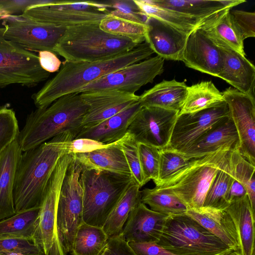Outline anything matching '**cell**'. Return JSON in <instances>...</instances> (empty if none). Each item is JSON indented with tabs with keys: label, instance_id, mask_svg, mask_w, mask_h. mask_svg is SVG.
Wrapping results in <instances>:
<instances>
[{
	"label": "cell",
	"instance_id": "cell-35",
	"mask_svg": "<svg viewBox=\"0 0 255 255\" xmlns=\"http://www.w3.org/2000/svg\"><path fill=\"white\" fill-rule=\"evenodd\" d=\"M140 10L147 16L156 17L189 33L202 21L177 11L153 3L151 0H133Z\"/></svg>",
	"mask_w": 255,
	"mask_h": 255
},
{
	"label": "cell",
	"instance_id": "cell-9",
	"mask_svg": "<svg viewBox=\"0 0 255 255\" xmlns=\"http://www.w3.org/2000/svg\"><path fill=\"white\" fill-rule=\"evenodd\" d=\"M82 170L73 156L64 178L58 200L57 232L65 255L70 252L76 232L83 222V191L80 180Z\"/></svg>",
	"mask_w": 255,
	"mask_h": 255
},
{
	"label": "cell",
	"instance_id": "cell-2",
	"mask_svg": "<svg viewBox=\"0 0 255 255\" xmlns=\"http://www.w3.org/2000/svg\"><path fill=\"white\" fill-rule=\"evenodd\" d=\"M154 52L144 42L136 47L109 59L97 62H64L56 75L31 97L37 108H45L60 97L76 93L105 75L149 58Z\"/></svg>",
	"mask_w": 255,
	"mask_h": 255
},
{
	"label": "cell",
	"instance_id": "cell-21",
	"mask_svg": "<svg viewBox=\"0 0 255 255\" xmlns=\"http://www.w3.org/2000/svg\"><path fill=\"white\" fill-rule=\"evenodd\" d=\"M239 146L238 132L230 116L205 132L182 154L198 158L219 150H239Z\"/></svg>",
	"mask_w": 255,
	"mask_h": 255
},
{
	"label": "cell",
	"instance_id": "cell-11",
	"mask_svg": "<svg viewBox=\"0 0 255 255\" xmlns=\"http://www.w3.org/2000/svg\"><path fill=\"white\" fill-rule=\"evenodd\" d=\"M164 59L159 56L148 58L108 74L82 88L76 93L114 90L135 94L141 87L152 83L163 71Z\"/></svg>",
	"mask_w": 255,
	"mask_h": 255
},
{
	"label": "cell",
	"instance_id": "cell-50",
	"mask_svg": "<svg viewBox=\"0 0 255 255\" xmlns=\"http://www.w3.org/2000/svg\"><path fill=\"white\" fill-rule=\"evenodd\" d=\"M45 0H0V9L4 11L7 15H15L20 13L28 6L43 3Z\"/></svg>",
	"mask_w": 255,
	"mask_h": 255
},
{
	"label": "cell",
	"instance_id": "cell-27",
	"mask_svg": "<svg viewBox=\"0 0 255 255\" xmlns=\"http://www.w3.org/2000/svg\"><path fill=\"white\" fill-rule=\"evenodd\" d=\"M186 214L220 239L234 254L237 252L236 230L231 218L225 210L203 206L198 209L188 208Z\"/></svg>",
	"mask_w": 255,
	"mask_h": 255
},
{
	"label": "cell",
	"instance_id": "cell-34",
	"mask_svg": "<svg viewBox=\"0 0 255 255\" xmlns=\"http://www.w3.org/2000/svg\"><path fill=\"white\" fill-rule=\"evenodd\" d=\"M40 207L16 213L0 220V238H22L32 242Z\"/></svg>",
	"mask_w": 255,
	"mask_h": 255
},
{
	"label": "cell",
	"instance_id": "cell-25",
	"mask_svg": "<svg viewBox=\"0 0 255 255\" xmlns=\"http://www.w3.org/2000/svg\"><path fill=\"white\" fill-rule=\"evenodd\" d=\"M141 106L139 101L95 126L82 128L76 138H89L105 144L114 143L127 132L129 126Z\"/></svg>",
	"mask_w": 255,
	"mask_h": 255
},
{
	"label": "cell",
	"instance_id": "cell-22",
	"mask_svg": "<svg viewBox=\"0 0 255 255\" xmlns=\"http://www.w3.org/2000/svg\"><path fill=\"white\" fill-rule=\"evenodd\" d=\"M231 10L228 8L205 18L196 28L219 47L232 49L245 56L244 40L232 19Z\"/></svg>",
	"mask_w": 255,
	"mask_h": 255
},
{
	"label": "cell",
	"instance_id": "cell-51",
	"mask_svg": "<svg viewBox=\"0 0 255 255\" xmlns=\"http://www.w3.org/2000/svg\"><path fill=\"white\" fill-rule=\"evenodd\" d=\"M38 57L40 65L45 71L51 73L59 70L62 62L55 53L46 50L40 51Z\"/></svg>",
	"mask_w": 255,
	"mask_h": 255
},
{
	"label": "cell",
	"instance_id": "cell-32",
	"mask_svg": "<svg viewBox=\"0 0 255 255\" xmlns=\"http://www.w3.org/2000/svg\"><path fill=\"white\" fill-rule=\"evenodd\" d=\"M221 92L211 81H202L187 86L185 99L179 114L197 112L224 101Z\"/></svg>",
	"mask_w": 255,
	"mask_h": 255
},
{
	"label": "cell",
	"instance_id": "cell-4",
	"mask_svg": "<svg viewBox=\"0 0 255 255\" xmlns=\"http://www.w3.org/2000/svg\"><path fill=\"white\" fill-rule=\"evenodd\" d=\"M100 23L68 27L54 48L65 62H97L128 52L138 45L102 30Z\"/></svg>",
	"mask_w": 255,
	"mask_h": 255
},
{
	"label": "cell",
	"instance_id": "cell-40",
	"mask_svg": "<svg viewBox=\"0 0 255 255\" xmlns=\"http://www.w3.org/2000/svg\"><path fill=\"white\" fill-rule=\"evenodd\" d=\"M116 143L125 155L133 180L141 188L146 182L140 164L138 142L128 132Z\"/></svg>",
	"mask_w": 255,
	"mask_h": 255
},
{
	"label": "cell",
	"instance_id": "cell-3",
	"mask_svg": "<svg viewBox=\"0 0 255 255\" xmlns=\"http://www.w3.org/2000/svg\"><path fill=\"white\" fill-rule=\"evenodd\" d=\"M88 108L80 93L64 95L45 108H37L27 115L19 131L17 140L22 152L63 133L76 136Z\"/></svg>",
	"mask_w": 255,
	"mask_h": 255
},
{
	"label": "cell",
	"instance_id": "cell-12",
	"mask_svg": "<svg viewBox=\"0 0 255 255\" xmlns=\"http://www.w3.org/2000/svg\"><path fill=\"white\" fill-rule=\"evenodd\" d=\"M3 37L27 50L50 51L64 34L66 28L23 17L8 15L2 19Z\"/></svg>",
	"mask_w": 255,
	"mask_h": 255
},
{
	"label": "cell",
	"instance_id": "cell-18",
	"mask_svg": "<svg viewBox=\"0 0 255 255\" xmlns=\"http://www.w3.org/2000/svg\"><path fill=\"white\" fill-rule=\"evenodd\" d=\"M145 41L163 59L181 61L189 33L156 17L148 16Z\"/></svg>",
	"mask_w": 255,
	"mask_h": 255
},
{
	"label": "cell",
	"instance_id": "cell-37",
	"mask_svg": "<svg viewBox=\"0 0 255 255\" xmlns=\"http://www.w3.org/2000/svg\"><path fill=\"white\" fill-rule=\"evenodd\" d=\"M229 153L210 186L206 195L204 207L225 210L229 205L226 200V195L232 173Z\"/></svg>",
	"mask_w": 255,
	"mask_h": 255
},
{
	"label": "cell",
	"instance_id": "cell-1",
	"mask_svg": "<svg viewBox=\"0 0 255 255\" xmlns=\"http://www.w3.org/2000/svg\"><path fill=\"white\" fill-rule=\"evenodd\" d=\"M75 137L72 133H63L22 153L13 191L16 213L40 207L57 163L68 153L69 142Z\"/></svg>",
	"mask_w": 255,
	"mask_h": 255
},
{
	"label": "cell",
	"instance_id": "cell-55",
	"mask_svg": "<svg viewBox=\"0 0 255 255\" xmlns=\"http://www.w3.org/2000/svg\"><path fill=\"white\" fill-rule=\"evenodd\" d=\"M25 255L21 254V253H9V254H5V255Z\"/></svg>",
	"mask_w": 255,
	"mask_h": 255
},
{
	"label": "cell",
	"instance_id": "cell-48",
	"mask_svg": "<svg viewBox=\"0 0 255 255\" xmlns=\"http://www.w3.org/2000/svg\"><path fill=\"white\" fill-rule=\"evenodd\" d=\"M108 145L91 139L76 138L69 142L68 153L73 154L87 153L104 148Z\"/></svg>",
	"mask_w": 255,
	"mask_h": 255
},
{
	"label": "cell",
	"instance_id": "cell-33",
	"mask_svg": "<svg viewBox=\"0 0 255 255\" xmlns=\"http://www.w3.org/2000/svg\"><path fill=\"white\" fill-rule=\"evenodd\" d=\"M108 239L103 228L83 222L76 232L70 253L71 255H99Z\"/></svg>",
	"mask_w": 255,
	"mask_h": 255
},
{
	"label": "cell",
	"instance_id": "cell-29",
	"mask_svg": "<svg viewBox=\"0 0 255 255\" xmlns=\"http://www.w3.org/2000/svg\"><path fill=\"white\" fill-rule=\"evenodd\" d=\"M187 88L184 82L163 80L139 96V102L142 107H156L179 113Z\"/></svg>",
	"mask_w": 255,
	"mask_h": 255
},
{
	"label": "cell",
	"instance_id": "cell-39",
	"mask_svg": "<svg viewBox=\"0 0 255 255\" xmlns=\"http://www.w3.org/2000/svg\"><path fill=\"white\" fill-rule=\"evenodd\" d=\"M229 159L233 175L245 188L253 211L255 209V167L238 150L229 151Z\"/></svg>",
	"mask_w": 255,
	"mask_h": 255
},
{
	"label": "cell",
	"instance_id": "cell-10",
	"mask_svg": "<svg viewBox=\"0 0 255 255\" xmlns=\"http://www.w3.org/2000/svg\"><path fill=\"white\" fill-rule=\"evenodd\" d=\"M50 75L41 67L37 55L5 39L0 27V88L12 84L34 87Z\"/></svg>",
	"mask_w": 255,
	"mask_h": 255
},
{
	"label": "cell",
	"instance_id": "cell-23",
	"mask_svg": "<svg viewBox=\"0 0 255 255\" xmlns=\"http://www.w3.org/2000/svg\"><path fill=\"white\" fill-rule=\"evenodd\" d=\"M21 154L17 138L0 154V220L16 213L13 191L16 171Z\"/></svg>",
	"mask_w": 255,
	"mask_h": 255
},
{
	"label": "cell",
	"instance_id": "cell-31",
	"mask_svg": "<svg viewBox=\"0 0 255 255\" xmlns=\"http://www.w3.org/2000/svg\"><path fill=\"white\" fill-rule=\"evenodd\" d=\"M140 188L133 180L112 209L102 227L109 238L122 234L130 213L141 202Z\"/></svg>",
	"mask_w": 255,
	"mask_h": 255
},
{
	"label": "cell",
	"instance_id": "cell-52",
	"mask_svg": "<svg viewBox=\"0 0 255 255\" xmlns=\"http://www.w3.org/2000/svg\"><path fill=\"white\" fill-rule=\"evenodd\" d=\"M247 195V191L244 187L239 182L232 173V177L226 195L227 201L230 204L232 201L244 197Z\"/></svg>",
	"mask_w": 255,
	"mask_h": 255
},
{
	"label": "cell",
	"instance_id": "cell-14",
	"mask_svg": "<svg viewBox=\"0 0 255 255\" xmlns=\"http://www.w3.org/2000/svg\"><path fill=\"white\" fill-rule=\"evenodd\" d=\"M179 112L156 107H141L132 120L128 132L138 143L166 148Z\"/></svg>",
	"mask_w": 255,
	"mask_h": 255
},
{
	"label": "cell",
	"instance_id": "cell-47",
	"mask_svg": "<svg viewBox=\"0 0 255 255\" xmlns=\"http://www.w3.org/2000/svg\"><path fill=\"white\" fill-rule=\"evenodd\" d=\"M99 255H137L122 234L109 238L107 243Z\"/></svg>",
	"mask_w": 255,
	"mask_h": 255
},
{
	"label": "cell",
	"instance_id": "cell-6",
	"mask_svg": "<svg viewBox=\"0 0 255 255\" xmlns=\"http://www.w3.org/2000/svg\"><path fill=\"white\" fill-rule=\"evenodd\" d=\"M229 151L219 150L191 162L155 187L170 193L188 208L203 207L206 194Z\"/></svg>",
	"mask_w": 255,
	"mask_h": 255
},
{
	"label": "cell",
	"instance_id": "cell-36",
	"mask_svg": "<svg viewBox=\"0 0 255 255\" xmlns=\"http://www.w3.org/2000/svg\"><path fill=\"white\" fill-rule=\"evenodd\" d=\"M141 202L151 210L168 216L186 214L187 207L174 195L155 187L140 191Z\"/></svg>",
	"mask_w": 255,
	"mask_h": 255
},
{
	"label": "cell",
	"instance_id": "cell-53",
	"mask_svg": "<svg viewBox=\"0 0 255 255\" xmlns=\"http://www.w3.org/2000/svg\"><path fill=\"white\" fill-rule=\"evenodd\" d=\"M8 15L3 10L0 9V20H2L5 16Z\"/></svg>",
	"mask_w": 255,
	"mask_h": 255
},
{
	"label": "cell",
	"instance_id": "cell-16",
	"mask_svg": "<svg viewBox=\"0 0 255 255\" xmlns=\"http://www.w3.org/2000/svg\"><path fill=\"white\" fill-rule=\"evenodd\" d=\"M181 61L190 68L218 77L223 59L220 48L195 28L188 35Z\"/></svg>",
	"mask_w": 255,
	"mask_h": 255
},
{
	"label": "cell",
	"instance_id": "cell-30",
	"mask_svg": "<svg viewBox=\"0 0 255 255\" xmlns=\"http://www.w3.org/2000/svg\"><path fill=\"white\" fill-rule=\"evenodd\" d=\"M156 5L172 9L201 20L244 0H151Z\"/></svg>",
	"mask_w": 255,
	"mask_h": 255
},
{
	"label": "cell",
	"instance_id": "cell-19",
	"mask_svg": "<svg viewBox=\"0 0 255 255\" xmlns=\"http://www.w3.org/2000/svg\"><path fill=\"white\" fill-rule=\"evenodd\" d=\"M54 0L27 7L21 16L41 23L58 27H68L89 23H100L107 14L65 9L57 7Z\"/></svg>",
	"mask_w": 255,
	"mask_h": 255
},
{
	"label": "cell",
	"instance_id": "cell-54",
	"mask_svg": "<svg viewBox=\"0 0 255 255\" xmlns=\"http://www.w3.org/2000/svg\"><path fill=\"white\" fill-rule=\"evenodd\" d=\"M234 254V252L233 251L227 252L219 255H232Z\"/></svg>",
	"mask_w": 255,
	"mask_h": 255
},
{
	"label": "cell",
	"instance_id": "cell-44",
	"mask_svg": "<svg viewBox=\"0 0 255 255\" xmlns=\"http://www.w3.org/2000/svg\"><path fill=\"white\" fill-rule=\"evenodd\" d=\"M104 2L109 6V14L132 22L145 24L148 16L140 10L133 0H114Z\"/></svg>",
	"mask_w": 255,
	"mask_h": 255
},
{
	"label": "cell",
	"instance_id": "cell-38",
	"mask_svg": "<svg viewBox=\"0 0 255 255\" xmlns=\"http://www.w3.org/2000/svg\"><path fill=\"white\" fill-rule=\"evenodd\" d=\"M100 28L113 35L126 37L139 45L145 41L146 26L108 14L103 18Z\"/></svg>",
	"mask_w": 255,
	"mask_h": 255
},
{
	"label": "cell",
	"instance_id": "cell-5",
	"mask_svg": "<svg viewBox=\"0 0 255 255\" xmlns=\"http://www.w3.org/2000/svg\"><path fill=\"white\" fill-rule=\"evenodd\" d=\"M83 221L102 228L112 209L133 180L110 172L83 169Z\"/></svg>",
	"mask_w": 255,
	"mask_h": 255
},
{
	"label": "cell",
	"instance_id": "cell-17",
	"mask_svg": "<svg viewBox=\"0 0 255 255\" xmlns=\"http://www.w3.org/2000/svg\"><path fill=\"white\" fill-rule=\"evenodd\" d=\"M88 108L82 128L95 126L139 101V96L114 90L80 93Z\"/></svg>",
	"mask_w": 255,
	"mask_h": 255
},
{
	"label": "cell",
	"instance_id": "cell-15",
	"mask_svg": "<svg viewBox=\"0 0 255 255\" xmlns=\"http://www.w3.org/2000/svg\"><path fill=\"white\" fill-rule=\"evenodd\" d=\"M240 141L239 152L255 165V101L253 95L230 87L223 92Z\"/></svg>",
	"mask_w": 255,
	"mask_h": 255
},
{
	"label": "cell",
	"instance_id": "cell-46",
	"mask_svg": "<svg viewBox=\"0 0 255 255\" xmlns=\"http://www.w3.org/2000/svg\"><path fill=\"white\" fill-rule=\"evenodd\" d=\"M232 19L243 40L255 36V12L230 10Z\"/></svg>",
	"mask_w": 255,
	"mask_h": 255
},
{
	"label": "cell",
	"instance_id": "cell-7",
	"mask_svg": "<svg viewBox=\"0 0 255 255\" xmlns=\"http://www.w3.org/2000/svg\"><path fill=\"white\" fill-rule=\"evenodd\" d=\"M157 244L177 255H219L234 251L186 214L167 217Z\"/></svg>",
	"mask_w": 255,
	"mask_h": 255
},
{
	"label": "cell",
	"instance_id": "cell-24",
	"mask_svg": "<svg viewBox=\"0 0 255 255\" xmlns=\"http://www.w3.org/2000/svg\"><path fill=\"white\" fill-rule=\"evenodd\" d=\"M220 49L223 61L222 70L218 77L225 80L237 90L254 96V65L245 56L235 51L225 48Z\"/></svg>",
	"mask_w": 255,
	"mask_h": 255
},
{
	"label": "cell",
	"instance_id": "cell-28",
	"mask_svg": "<svg viewBox=\"0 0 255 255\" xmlns=\"http://www.w3.org/2000/svg\"><path fill=\"white\" fill-rule=\"evenodd\" d=\"M73 155L83 169L105 171L131 177L125 155L116 142L91 152Z\"/></svg>",
	"mask_w": 255,
	"mask_h": 255
},
{
	"label": "cell",
	"instance_id": "cell-56",
	"mask_svg": "<svg viewBox=\"0 0 255 255\" xmlns=\"http://www.w3.org/2000/svg\"><path fill=\"white\" fill-rule=\"evenodd\" d=\"M236 255V254H233V255Z\"/></svg>",
	"mask_w": 255,
	"mask_h": 255
},
{
	"label": "cell",
	"instance_id": "cell-45",
	"mask_svg": "<svg viewBox=\"0 0 255 255\" xmlns=\"http://www.w3.org/2000/svg\"><path fill=\"white\" fill-rule=\"evenodd\" d=\"M19 253L25 255H43L31 241L22 238H0V255Z\"/></svg>",
	"mask_w": 255,
	"mask_h": 255
},
{
	"label": "cell",
	"instance_id": "cell-41",
	"mask_svg": "<svg viewBox=\"0 0 255 255\" xmlns=\"http://www.w3.org/2000/svg\"><path fill=\"white\" fill-rule=\"evenodd\" d=\"M159 152L158 180L156 186L168 180L195 159L167 148L159 149Z\"/></svg>",
	"mask_w": 255,
	"mask_h": 255
},
{
	"label": "cell",
	"instance_id": "cell-20",
	"mask_svg": "<svg viewBox=\"0 0 255 255\" xmlns=\"http://www.w3.org/2000/svg\"><path fill=\"white\" fill-rule=\"evenodd\" d=\"M168 217L151 210L141 202L130 213L122 235L128 242L157 243Z\"/></svg>",
	"mask_w": 255,
	"mask_h": 255
},
{
	"label": "cell",
	"instance_id": "cell-26",
	"mask_svg": "<svg viewBox=\"0 0 255 255\" xmlns=\"http://www.w3.org/2000/svg\"><path fill=\"white\" fill-rule=\"evenodd\" d=\"M225 211L234 224L238 237L237 255H255V212L248 195L232 201Z\"/></svg>",
	"mask_w": 255,
	"mask_h": 255
},
{
	"label": "cell",
	"instance_id": "cell-49",
	"mask_svg": "<svg viewBox=\"0 0 255 255\" xmlns=\"http://www.w3.org/2000/svg\"><path fill=\"white\" fill-rule=\"evenodd\" d=\"M128 243L137 255H177L165 250L156 243Z\"/></svg>",
	"mask_w": 255,
	"mask_h": 255
},
{
	"label": "cell",
	"instance_id": "cell-13",
	"mask_svg": "<svg viewBox=\"0 0 255 255\" xmlns=\"http://www.w3.org/2000/svg\"><path fill=\"white\" fill-rule=\"evenodd\" d=\"M229 117L225 101L197 112L179 114L166 148L183 154L205 132Z\"/></svg>",
	"mask_w": 255,
	"mask_h": 255
},
{
	"label": "cell",
	"instance_id": "cell-42",
	"mask_svg": "<svg viewBox=\"0 0 255 255\" xmlns=\"http://www.w3.org/2000/svg\"><path fill=\"white\" fill-rule=\"evenodd\" d=\"M138 153L142 170L148 182L152 180L156 185L158 180L159 149L155 147L138 143Z\"/></svg>",
	"mask_w": 255,
	"mask_h": 255
},
{
	"label": "cell",
	"instance_id": "cell-43",
	"mask_svg": "<svg viewBox=\"0 0 255 255\" xmlns=\"http://www.w3.org/2000/svg\"><path fill=\"white\" fill-rule=\"evenodd\" d=\"M19 132L15 112L7 105L0 107V154L18 137Z\"/></svg>",
	"mask_w": 255,
	"mask_h": 255
},
{
	"label": "cell",
	"instance_id": "cell-8",
	"mask_svg": "<svg viewBox=\"0 0 255 255\" xmlns=\"http://www.w3.org/2000/svg\"><path fill=\"white\" fill-rule=\"evenodd\" d=\"M73 154L67 153L58 161L47 183L40 207L32 242L43 255H65L58 240L56 212L62 183Z\"/></svg>",
	"mask_w": 255,
	"mask_h": 255
}]
</instances>
